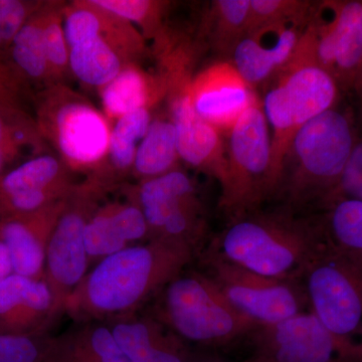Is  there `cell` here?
I'll return each mask as SVG.
<instances>
[{"mask_svg": "<svg viewBox=\"0 0 362 362\" xmlns=\"http://www.w3.org/2000/svg\"><path fill=\"white\" fill-rule=\"evenodd\" d=\"M66 1H45L42 7L45 54L52 85L64 83L70 71V47L64 26Z\"/></svg>", "mask_w": 362, "mask_h": 362, "instance_id": "1f68e13d", "label": "cell"}, {"mask_svg": "<svg viewBox=\"0 0 362 362\" xmlns=\"http://www.w3.org/2000/svg\"><path fill=\"white\" fill-rule=\"evenodd\" d=\"M280 87L297 129L337 106L341 90L328 71L313 59L295 54L280 71Z\"/></svg>", "mask_w": 362, "mask_h": 362, "instance_id": "ac0fdd59", "label": "cell"}, {"mask_svg": "<svg viewBox=\"0 0 362 362\" xmlns=\"http://www.w3.org/2000/svg\"><path fill=\"white\" fill-rule=\"evenodd\" d=\"M49 335H0V362H44Z\"/></svg>", "mask_w": 362, "mask_h": 362, "instance_id": "d590c367", "label": "cell"}, {"mask_svg": "<svg viewBox=\"0 0 362 362\" xmlns=\"http://www.w3.org/2000/svg\"><path fill=\"white\" fill-rule=\"evenodd\" d=\"M45 146L35 117L23 108H0V177L23 150H32L37 156L44 154Z\"/></svg>", "mask_w": 362, "mask_h": 362, "instance_id": "f546056e", "label": "cell"}, {"mask_svg": "<svg viewBox=\"0 0 362 362\" xmlns=\"http://www.w3.org/2000/svg\"><path fill=\"white\" fill-rule=\"evenodd\" d=\"M351 93L356 95L357 103L359 105V110H361L362 115V66L358 75H357L356 82H354Z\"/></svg>", "mask_w": 362, "mask_h": 362, "instance_id": "ab89813d", "label": "cell"}, {"mask_svg": "<svg viewBox=\"0 0 362 362\" xmlns=\"http://www.w3.org/2000/svg\"><path fill=\"white\" fill-rule=\"evenodd\" d=\"M189 95L195 112L221 134L259 101L251 86L226 62L214 64L192 77Z\"/></svg>", "mask_w": 362, "mask_h": 362, "instance_id": "9a60e30c", "label": "cell"}, {"mask_svg": "<svg viewBox=\"0 0 362 362\" xmlns=\"http://www.w3.org/2000/svg\"><path fill=\"white\" fill-rule=\"evenodd\" d=\"M44 4L42 0H0V52H8L21 28Z\"/></svg>", "mask_w": 362, "mask_h": 362, "instance_id": "e575fe53", "label": "cell"}, {"mask_svg": "<svg viewBox=\"0 0 362 362\" xmlns=\"http://www.w3.org/2000/svg\"><path fill=\"white\" fill-rule=\"evenodd\" d=\"M249 339L271 362H362V342L335 337L311 311L259 325Z\"/></svg>", "mask_w": 362, "mask_h": 362, "instance_id": "7c38bea8", "label": "cell"}, {"mask_svg": "<svg viewBox=\"0 0 362 362\" xmlns=\"http://www.w3.org/2000/svg\"><path fill=\"white\" fill-rule=\"evenodd\" d=\"M66 199L35 213L0 218V239L11 254L14 273L44 279L47 244Z\"/></svg>", "mask_w": 362, "mask_h": 362, "instance_id": "d6986e66", "label": "cell"}, {"mask_svg": "<svg viewBox=\"0 0 362 362\" xmlns=\"http://www.w3.org/2000/svg\"><path fill=\"white\" fill-rule=\"evenodd\" d=\"M242 362H271L266 357L258 356V354H254V356L246 359V361Z\"/></svg>", "mask_w": 362, "mask_h": 362, "instance_id": "60d3db41", "label": "cell"}, {"mask_svg": "<svg viewBox=\"0 0 362 362\" xmlns=\"http://www.w3.org/2000/svg\"><path fill=\"white\" fill-rule=\"evenodd\" d=\"M327 246L320 218H299L289 207L258 209L230 220L204 254L266 277L300 282Z\"/></svg>", "mask_w": 362, "mask_h": 362, "instance_id": "7a4b0ae2", "label": "cell"}, {"mask_svg": "<svg viewBox=\"0 0 362 362\" xmlns=\"http://www.w3.org/2000/svg\"><path fill=\"white\" fill-rule=\"evenodd\" d=\"M202 262L226 299L258 325L301 313L308 303L299 282L266 277L211 255L204 254Z\"/></svg>", "mask_w": 362, "mask_h": 362, "instance_id": "8fae6325", "label": "cell"}, {"mask_svg": "<svg viewBox=\"0 0 362 362\" xmlns=\"http://www.w3.org/2000/svg\"><path fill=\"white\" fill-rule=\"evenodd\" d=\"M232 56L233 66L252 88L278 71L273 59L254 35L243 37L233 47Z\"/></svg>", "mask_w": 362, "mask_h": 362, "instance_id": "d6a6232c", "label": "cell"}, {"mask_svg": "<svg viewBox=\"0 0 362 362\" xmlns=\"http://www.w3.org/2000/svg\"><path fill=\"white\" fill-rule=\"evenodd\" d=\"M150 109H139L121 117L112 125L108 156L104 168L93 177H86L106 192L132 173L138 145L149 129Z\"/></svg>", "mask_w": 362, "mask_h": 362, "instance_id": "cb8c5ba5", "label": "cell"}, {"mask_svg": "<svg viewBox=\"0 0 362 362\" xmlns=\"http://www.w3.org/2000/svg\"><path fill=\"white\" fill-rule=\"evenodd\" d=\"M97 6L129 21L145 40H156L168 30L164 20L170 2L160 0H93Z\"/></svg>", "mask_w": 362, "mask_h": 362, "instance_id": "4dcf8cb0", "label": "cell"}, {"mask_svg": "<svg viewBox=\"0 0 362 362\" xmlns=\"http://www.w3.org/2000/svg\"><path fill=\"white\" fill-rule=\"evenodd\" d=\"M296 52L328 71L341 93H351L362 66V0L314 6Z\"/></svg>", "mask_w": 362, "mask_h": 362, "instance_id": "9c48e42d", "label": "cell"}, {"mask_svg": "<svg viewBox=\"0 0 362 362\" xmlns=\"http://www.w3.org/2000/svg\"><path fill=\"white\" fill-rule=\"evenodd\" d=\"M142 240H149V230L138 204L128 197L125 202L101 204L86 228L89 264L134 246V243Z\"/></svg>", "mask_w": 362, "mask_h": 362, "instance_id": "ffe728a7", "label": "cell"}, {"mask_svg": "<svg viewBox=\"0 0 362 362\" xmlns=\"http://www.w3.org/2000/svg\"><path fill=\"white\" fill-rule=\"evenodd\" d=\"M110 328L130 362H188L185 341L156 317L134 314L114 321Z\"/></svg>", "mask_w": 362, "mask_h": 362, "instance_id": "44dd1931", "label": "cell"}, {"mask_svg": "<svg viewBox=\"0 0 362 362\" xmlns=\"http://www.w3.org/2000/svg\"><path fill=\"white\" fill-rule=\"evenodd\" d=\"M323 211L320 221L327 242L362 265V202L340 197Z\"/></svg>", "mask_w": 362, "mask_h": 362, "instance_id": "4316f807", "label": "cell"}, {"mask_svg": "<svg viewBox=\"0 0 362 362\" xmlns=\"http://www.w3.org/2000/svg\"><path fill=\"white\" fill-rule=\"evenodd\" d=\"M58 319L44 279L13 273L0 285V335L47 334Z\"/></svg>", "mask_w": 362, "mask_h": 362, "instance_id": "e0dca14e", "label": "cell"}, {"mask_svg": "<svg viewBox=\"0 0 362 362\" xmlns=\"http://www.w3.org/2000/svg\"><path fill=\"white\" fill-rule=\"evenodd\" d=\"M14 273L13 261H11V254L8 250L0 239V285L6 280L9 276Z\"/></svg>", "mask_w": 362, "mask_h": 362, "instance_id": "f35d334b", "label": "cell"}, {"mask_svg": "<svg viewBox=\"0 0 362 362\" xmlns=\"http://www.w3.org/2000/svg\"><path fill=\"white\" fill-rule=\"evenodd\" d=\"M165 78L145 71L140 64H128L109 84L98 90L102 108L108 120L115 123L121 117L139 109L151 110L168 95Z\"/></svg>", "mask_w": 362, "mask_h": 362, "instance_id": "7402d4cb", "label": "cell"}, {"mask_svg": "<svg viewBox=\"0 0 362 362\" xmlns=\"http://www.w3.org/2000/svg\"><path fill=\"white\" fill-rule=\"evenodd\" d=\"M195 252L150 240L98 262L69 297L65 313L80 322L114 321L134 315L183 273Z\"/></svg>", "mask_w": 362, "mask_h": 362, "instance_id": "6da1fadb", "label": "cell"}, {"mask_svg": "<svg viewBox=\"0 0 362 362\" xmlns=\"http://www.w3.org/2000/svg\"><path fill=\"white\" fill-rule=\"evenodd\" d=\"M340 197L362 202V136L359 134L331 202Z\"/></svg>", "mask_w": 362, "mask_h": 362, "instance_id": "8d00e7d4", "label": "cell"}, {"mask_svg": "<svg viewBox=\"0 0 362 362\" xmlns=\"http://www.w3.org/2000/svg\"><path fill=\"white\" fill-rule=\"evenodd\" d=\"M314 4L297 0H251L250 33L268 26L308 18Z\"/></svg>", "mask_w": 362, "mask_h": 362, "instance_id": "836d02e7", "label": "cell"}, {"mask_svg": "<svg viewBox=\"0 0 362 362\" xmlns=\"http://www.w3.org/2000/svg\"><path fill=\"white\" fill-rule=\"evenodd\" d=\"M76 185L58 156H33L0 177V218L35 213L64 201Z\"/></svg>", "mask_w": 362, "mask_h": 362, "instance_id": "4fadbf2b", "label": "cell"}, {"mask_svg": "<svg viewBox=\"0 0 362 362\" xmlns=\"http://www.w3.org/2000/svg\"><path fill=\"white\" fill-rule=\"evenodd\" d=\"M156 318L185 341L223 346L258 327L226 299L206 273L180 274L160 293Z\"/></svg>", "mask_w": 362, "mask_h": 362, "instance_id": "5b68a950", "label": "cell"}, {"mask_svg": "<svg viewBox=\"0 0 362 362\" xmlns=\"http://www.w3.org/2000/svg\"><path fill=\"white\" fill-rule=\"evenodd\" d=\"M128 64L120 52L100 39L70 47L71 74L97 90L109 84Z\"/></svg>", "mask_w": 362, "mask_h": 362, "instance_id": "83f0119b", "label": "cell"}, {"mask_svg": "<svg viewBox=\"0 0 362 362\" xmlns=\"http://www.w3.org/2000/svg\"><path fill=\"white\" fill-rule=\"evenodd\" d=\"M44 362H130L110 327L85 322L58 337H49Z\"/></svg>", "mask_w": 362, "mask_h": 362, "instance_id": "603a6c76", "label": "cell"}, {"mask_svg": "<svg viewBox=\"0 0 362 362\" xmlns=\"http://www.w3.org/2000/svg\"><path fill=\"white\" fill-rule=\"evenodd\" d=\"M64 26L69 47L95 39L104 40L129 64L149 54L146 40L129 21L97 6L93 0L66 2Z\"/></svg>", "mask_w": 362, "mask_h": 362, "instance_id": "2e32d148", "label": "cell"}, {"mask_svg": "<svg viewBox=\"0 0 362 362\" xmlns=\"http://www.w3.org/2000/svg\"><path fill=\"white\" fill-rule=\"evenodd\" d=\"M251 0H218L209 6L204 32L209 45L220 52H232L249 35Z\"/></svg>", "mask_w": 362, "mask_h": 362, "instance_id": "f1b7e54d", "label": "cell"}, {"mask_svg": "<svg viewBox=\"0 0 362 362\" xmlns=\"http://www.w3.org/2000/svg\"><path fill=\"white\" fill-rule=\"evenodd\" d=\"M302 280L319 321L340 339L362 342V265L328 243Z\"/></svg>", "mask_w": 362, "mask_h": 362, "instance_id": "52a82bcc", "label": "cell"}, {"mask_svg": "<svg viewBox=\"0 0 362 362\" xmlns=\"http://www.w3.org/2000/svg\"><path fill=\"white\" fill-rule=\"evenodd\" d=\"M127 197L141 209L149 240H163L199 251L206 235L204 206L192 178L175 169L140 181Z\"/></svg>", "mask_w": 362, "mask_h": 362, "instance_id": "ba28073f", "label": "cell"}, {"mask_svg": "<svg viewBox=\"0 0 362 362\" xmlns=\"http://www.w3.org/2000/svg\"><path fill=\"white\" fill-rule=\"evenodd\" d=\"M106 192L87 178L77 183L49 238L44 280L51 290L59 318L65 313L69 297L88 273L86 228Z\"/></svg>", "mask_w": 362, "mask_h": 362, "instance_id": "30bf717a", "label": "cell"}, {"mask_svg": "<svg viewBox=\"0 0 362 362\" xmlns=\"http://www.w3.org/2000/svg\"><path fill=\"white\" fill-rule=\"evenodd\" d=\"M44 4L21 28L11 42L7 54L9 56V65L13 66L25 84L35 83L44 85L45 88L52 85V82L42 30Z\"/></svg>", "mask_w": 362, "mask_h": 362, "instance_id": "d4e9b609", "label": "cell"}, {"mask_svg": "<svg viewBox=\"0 0 362 362\" xmlns=\"http://www.w3.org/2000/svg\"><path fill=\"white\" fill-rule=\"evenodd\" d=\"M180 160L175 125L170 118L153 119L136 151L132 175L150 180L175 170Z\"/></svg>", "mask_w": 362, "mask_h": 362, "instance_id": "484cf974", "label": "cell"}, {"mask_svg": "<svg viewBox=\"0 0 362 362\" xmlns=\"http://www.w3.org/2000/svg\"><path fill=\"white\" fill-rule=\"evenodd\" d=\"M192 76L169 82V118L175 125L180 159L214 176L220 185L226 175V141L223 134L195 112L189 95Z\"/></svg>", "mask_w": 362, "mask_h": 362, "instance_id": "5bb4252c", "label": "cell"}, {"mask_svg": "<svg viewBox=\"0 0 362 362\" xmlns=\"http://www.w3.org/2000/svg\"><path fill=\"white\" fill-rule=\"evenodd\" d=\"M221 206L230 220L256 211L278 192L271 173V134L259 101L228 131Z\"/></svg>", "mask_w": 362, "mask_h": 362, "instance_id": "8992f818", "label": "cell"}, {"mask_svg": "<svg viewBox=\"0 0 362 362\" xmlns=\"http://www.w3.org/2000/svg\"><path fill=\"white\" fill-rule=\"evenodd\" d=\"M25 86L8 62L0 59V108H23L21 98Z\"/></svg>", "mask_w": 362, "mask_h": 362, "instance_id": "74e56055", "label": "cell"}, {"mask_svg": "<svg viewBox=\"0 0 362 362\" xmlns=\"http://www.w3.org/2000/svg\"><path fill=\"white\" fill-rule=\"evenodd\" d=\"M35 103L40 135L66 168L87 177L98 175L106 164L112 131L103 111L65 83L44 88Z\"/></svg>", "mask_w": 362, "mask_h": 362, "instance_id": "277c9868", "label": "cell"}, {"mask_svg": "<svg viewBox=\"0 0 362 362\" xmlns=\"http://www.w3.org/2000/svg\"><path fill=\"white\" fill-rule=\"evenodd\" d=\"M357 132L350 112L335 106L299 128L288 151L282 187L289 209L317 204L327 206L335 192ZM280 190V192H281Z\"/></svg>", "mask_w": 362, "mask_h": 362, "instance_id": "3957f363", "label": "cell"}]
</instances>
